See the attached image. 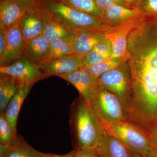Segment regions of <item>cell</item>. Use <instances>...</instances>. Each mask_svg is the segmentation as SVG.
I'll use <instances>...</instances> for the list:
<instances>
[{
  "label": "cell",
  "instance_id": "836d02e7",
  "mask_svg": "<svg viewBox=\"0 0 157 157\" xmlns=\"http://www.w3.org/2000/svg\"><path fill=\"white\" fill-rule=\"evenodd\" d=\"M125 3L126 5L130 8H132L131 6H137L140 0H122Z\"/></svg>",
  "mask_w": 157,
  "mask_h": 157
},
{
  "label": "cell",
  "instance_id": "603a6c76",
  "mask_svg": "<svg viewBox=\"0 0 157 157\" xmlns=\"http://www.w3.org/2000/svg\"><path fill=\"white\" fill-rule=\"evenodd\" d=\"M62 3L92 16L102 20L104 17L98 9L96 0H58Z\"/></svg>",
  "mask_w": 157,
  "mask_h": 157
},
{
  "label": "cell",
  "instance_id": "52a82bcc",
  "mask_svg": "<svg viewBox=\"0 0 157 157\" xmlns=\"http://www.w3.org/2000/svg\"><path fill=\"white\" fill-rule=\"evenodd\" d=\"M142 17L131 20L120 25L107 26L104 33L112 45L111 57L126 58L128 37L131 31L140 22Z\"/></svg>",
  "mask_w": 157,
  "mask_h": 157
},
{
  "label": "cell",
  "instance_id": "d4e9b609",
  "mask_svg": "<svg viewBox=\"0 0 157 157\" xmlns=\"http://www.w3.org/2000/svg\"><path fill=\"white\" fill-rule=\"evenodd\" d=\"M82 57L84 58V66L82 67H86L103 61L111 57L102 54L92 49Z\"/></svg>",
  "mask_w": 157,
  "mask_h": 157
},
{
  "label": "cell",
  "instance_id": "3957f363",
  "mask_svg": "<svg viewBox=\"0 0 157 157\" xmlns=\"http://www.w3.org/2000/svg\"><path fill=\"white\" fill-rule=\"evenodd\" d=\"M104 128L108 134L115 137L131 151L147 157L153 149L149 133L133 122L121 121Z\"/></svg>",
  "mask_w": 157,
  "mask_h": 157
},
{
  "label": "cell",
  "instance_id": "d6986e66",
  "mask_svg": "<svg viewBox=\"0 0 157 157\" xmlns=\"http://www.w3.org/2000/svg\"><path fill=\"white\" fill-rule=\"evenodd\" d=\"M41 154L18 135L10 146L0 147V157H40Z\"/></svg>",
  "mask_w": 157,
  "mask_h": 157
},
{
  "label": "cell",
  "instance_id": "2e32d148",
  "mask_svg": "<svg viewBox=\"0 0 157 157\" xmlns=\"http://www.w3.org/2000/svg\"><path fill=\"white\" fill-rule=\"evenodd\" d=\"M42 6L44 10V26L42 35L49 43L57 39H76L78 33V31L68 29L59 24L51 17L44 7Z\"/></svg>",
  "mask_w": 157,
  "mask_h": 157
},
{
  "label": "cell",
  "instance_id": "ba28073f",
  "mask_svg": "<svg viewBox=\"0 0 157 157\" xmlns=\"http://www.w3.org/2000/svg\"><path fill=\"white\" fill-rule=\"evenodd\" d=\"M58 76L73 85L79 93V97L90 105L99 89L98 78L82 68L73 73Z\"/></svg>",
  "mask_w": 157,
  "mask_h": 157
},
{
  "label": "cell",
  "instance_id": "277c9868",
  "mask_svg": "<svg viewBox=\"0 0 157 157\" xmlns=\"http://www.w3.org/2000/svg\"><path fill=\"white\" fill-rule=\"evenodd\" d=\"M97 81L98 88L109 91L118 98L128 117L132 106V86L131 73L127 62L103 73L98 77Z\"/></svg>",
  "mask_w": 157,
  "mask_h": 157
},
{
  "label": "cell",
  "instance_id": "8fae6325",
  "mask_svg": "<svg viewBox=\"0 0 157 157\" xmlns=\"http://www.w3.org/2000/svg\"><path fill=\"white\" fill-rule=\"evenodd\" d=\"M25 41L18 23L7 30V44L3 56L0 58V67L14 63L22 57Z\"/></svg>",
  "mask_w": 157,
  "mask_h": 157
},
{
  "label": "cell",
  "instance_id": "cb8c5ba5",
  "mask_svg": "<svg viewBox=\"0 0 157 157\" xmlns=\"http://www.w3.org/2000/svg\"><path fill=\"white\" fill-rule=\"evenodd\" d=\"M4 113H0V147H8L17 139Z\"/></svg>",
  "mask_w": 157,
  "mask_h": 157
},
{
  "label": "cell",
  "instance_id": "1f68e13d",
  "mask_svg": "<svg viewBox=\"0 0 157 157\" xmlns=\"http://www.w3.org/2000/svg\"><path fill=\"white\" fill-rule=\"evenodd\" d=\"M149 133L152 146L154 149L157 151V126L155 127Z\"/></svg>",
  "mask_w": 157,
  "mask_h": 157
},
{
  "label": "cell",
  "instance_id": "d6a6232c",
  "mask_svg": "<svg viewBox=\"0 0 157 157\" xmlns=\"http://www.w3.org/2000/svg\"><path fill=\"white\" fill-rule=\"evenodd\" d=\"M74 150L72 151L67 154L59 155L51 153H44L41 152L40 157H74Z\"/></svg>",
  "mask_w": 157,
  "mask_h": 157
},
{
  "label": "cell",
  "instance_id": "6da1fadb",
  "mask_svg": "<svg viewBox=\"0 0 157 157\" xmlns=\"http://www.w3.org/2000/svg\"><path fill=\"white\" fill-rule=\"evenodd\" d=\"M70 117L75 149L96 148L107 132L90 104L80 97L76 98L70 106Z\"/></svg>",
  "mask_w": 157,
  "mask_h": 157
},
{
  "label": "cell",
  "instance_id": "f1b7e54d",
  "mask_svg": "<svg viewBox=\"0 0 157 157\" xmlns=\"http://www.w3.org/2000/svg\"><path fill=\"white\" fill-rule=\"evenodd\" d=\"M74 157H99L96 148L74 149Z\"/></svg>",
  "mask_w": 157,
  "mask_h": 157
},
{
  "label": "cell",
  "instance_id": "ffe728a7",
  "mask_svg": "<svg viewBox=\"0 0 157 157\" xmlns=\"http://www.w3.org/2000/svg\"><path fill=\"white\" fill-rule=\"evenodd\" d=\"M49 43L42 35L25 42L23 57L39 63L46 52Z\"/></svg>",
  "mask_w": 157,
  "mask_h": 157
},
{
  "label": "cell",
  "instance_id": "d590c367",
  "mask_svg": "<svg viewBox=\"0 0 157 157\" xmlns=\"http://www.w3.org/2000/svg\"><path fill=\"white\" fill-rule=\"evenodd\" d=\"M129 157H145L142 155L139 154L137 153L134 152L130 151V156Z\"/></svg>",
  "mask_w": 157,
  "mask_h": 157
},
{
  "label": "cell",
  "instance_id": "44dd1931",
  "mask_svg": "<svg viewBox=\"0 0 157 157\" xmlns=\"http://www.w3.org/2000/svg\"><path fill=\"white\" fill-rule=\"evenodd\" d=\"M21 86L13 77L0 74V113L5 112L11 98Z\"/></svg>",
  "mask_w": 157,
  "mask_h": 157
},
{
  "label": "cell",
  "instance_id": "e0dca14e",
  "mask_svg": "<svg viewBox=\"0 0 157 157\" xmlns=\"http://www.w3.org/2000/svg\"><path fill=\"white\" fill-rule=\"evenodd\" d=\"M99 157H129L131 151L107 132L96 148Z\"/></svg>",
  "mask_w": 157,
  "mask_h": 157
},
{
  "label": "cell",
  "instance_id": "7402d4cb",
  "mask_svg": "<svg viewBox=\"0 0 157 157\" xmlns=\"http://www.w3.org/2000/svg\"><path fill=\"white\" fill-rule=\"evenodd\" d=\"M127 62L125 57H109L98 63L81 68L86 70L95 78H98L103 73L117 68Z\"/></svg>",
  "mask_w": 157,
  "mask_h": 157
},
{
  "label": "cell",
  "instance_id": "5bb4252c",
  "mask_svg": "<svg viewBox=\"0 0 157 157\" xmlns=\"http://www.w3.org/2000/svg\"><path fill=\"white\" fill-rule=\"evenodd\" d=\"M33 85L34 84H29L21 86L11 98L6 111L4 113L12 132L16 136L17 135V120L21 108Z\"/></svg>",
  "mask_w": 157,
  "mask_h": 157
},
{
  "label": "cell",
  "instance_id": "9c48e42d",
  "mask_svg": "<svg viewBox=\"0 0 157 157\" xmlns=\"http://www.w3.org/2000/svg\"><path fill=\"white\" fill-rule=\"evenodd\" d=\"M45 78L73 73L84 66V58L74 54L67 55L48 63L38 64Z\"/></svg>",
  "mask_w": 157,
  "mask_h": 157
},
{
  "label": "cell",
  "instance_id": "4316f807",
  "mask_svg": "<svg viewBox=\"0 0 157 157\" xmlns=\"http://www.w3.org/2000/svg\"><path fill=\"white\" fill-rule=\"evenodd\" d=\"M93 49L104 55H106L109 57L112 56L113 53L112 45H111V42L107 36L102 42L96 45Z\"/></svg>",
  "mask_w": 157,
  "mask_h": 157
},
{
  "label": "cell",
  "instance_id": "4dcf8cb0",
  "mask_svg": "<svg viewBox=\"0 0 157 157\" xmlns=\"http://www.w3.org/2000/svg\"><path fill=\"white\" fill-rule=\"evenodd\" d=\"M26 11L33 9L41 4L42 0H16Z\"/></svg>",
  "mask_w": 157,
  "mask_h": 157
},
{
  "label": "cell",
  "instance_id": "4fadbf2b",
  "mask_svg": "<svg viewBox=\"0 0 157 157\" xmlns=\"http://www.w3.org/2000/svg\"><path fill=\"white\" fill-rule=\"evenodd\" d=\"M144 15V13L139 8H132L117 5L108 8L103 16L106 24L107 22L109 24V26H114L134 18L142 17Z\"/></svg>",
  "mask_w": 157,
  "mask_h": 157
},
{
  "label": "cell",
  "instance_id": "7c38bea8",
  "mask_svg": "<svg viewBox=\"0 0 157 157\" xmlns=\"http://www.w3.org/2000/svg\"><path fill=\"white\" fill-rule=\"evenodd\" d=\"M105 29L79 31L73 44V53L83 57L89 52L106 38L104 33Z\"/></svg>",
  "mask_w": 157,
  "mask_h": 157
},
{
  "label": "cell",
  "instance_id": "5b68a950",
  "mask_svg": "<svg viewBox=\"0 0 157 157\" xmlns=\"http://www.w3.org/2000/svg\"><path fill=\"white\" fill-rule=\"evenodd\" d=\"M90 106L104 127L121 121L128 120L120 101L115 95L107 90L98 89Z\"/></svg>",
  "mask_w": 157,
  "mask_h": 157
},
{
  "label": "cell",
  "instance_id": "30bf717a",
  "mask_svg": "<svg viewBox=\"0 0 157 157\" xmlns=\"http://www.w3.org/2000/svg\"><path fill=\"white\" fill-rule=\"evenodd\" d=\"M25 41L42 35L44 26V10L40 4L26 12L18 22Z\"/></svg>",
  "mask_w": 157,
  "mask_h": 157
},
{
  "label": "cell",
  "instance_id": "83f0119b",
  "mask_svg": "<svg viewBox=\"0 0 157 157\" xmlns=\"http://www.w3.org/2000/svg\"><path fill=\"white\" fill-rule=\"evenodd\" d=\"M96 1L98 8L103 16L105 11L111 6L118 5L128 7L122 0H96Z\"/></svg>",
  "mask_w": 157,
  "mask_h": 157
},
{
  "label": "cell",
  "instance_id": "ac0fdd59",
  "mask_svg": "<svg viewBox=\"0 0 157 157\" xmlns=\"http://www.w3.org/2000/svg\"><path fill=\"white\" fill-rule=\"evenodd\" d=\"M75 39H57L49 43L46 52L39 63H48L67 55L73 53Z\"/></svg>",
  "mask_w": 157,
  "mask_h": 157
},
{
  "label": "cell",
  "instance_id": "9a60e30c",
  "mask_svg": "<svg viewBox=\"0 0 157 157\" xmlns=\"http://www.w3.org/2000/svg\"><path fill=\"white\" fill-rule=\"evenodd\" d=\"M26 12L16 0H0V25L8 30Z\"/></svg>",
  "mask_w": 157,
  "mask_h": 157
},
{
  "label": "cell",
  "instance_id": "484cf974",
  "mask_svg": "<svg viewBox=\"0 0 157 157\" xmlns=\"http://www.w3.org/2000/svg\"><path fill=\"white\" fill-rule=\"evenodd\" d=\"M137 8L144 14H157V0H140Z\"/></svg>",
  "mask_w": 157,
  "mask_h": 157
},
{
  "label": "cell",
  "instance_id": "f546056e",
  "mask_svg": "<svg viewBox=\"0 0 157 157\" xmlns=\"http://www.w3.org/2000/svg\"><path fill=\"white\" fill-rule=\"evenodd\" d=\"M7 44V30L0 25V58L3 56Z\"/></svg>",
  "mask_w": 157,
  "mask_h": 157
},
{
  "label": "cell",
  "instance_id": "7a4b0ae2",
  "mask_svg": "<svg viewBox=\"0 0 157 157\" xmlns=\"http://www.w3.org/2000/svg\"><path fill=\"white\" fill-rule=\"evenodd\" d=\"M41 4L52 19L68 29L79 32L83 30L104 29L108 26L102 20L58 0H42Z\"/></svg>",
  "mask_w": 157,
  "mask_h": 157
},
{
  "label": "cell",
  "instance_id": "8992f818",
  "mask_svg": "<svg viewBox=\"0 0 157 157\" xmlns=\"http://www.w3.org/2000/svg\"><path fill=\"white\" fill-rule=\"evenodd\" d=\"M0 74L13 77L21 86L34 84L45 78L38 64L25 57L10 64L0 67Z\"/></svg>",
  "mask_w": 157,
  "mask_h": 157
},
{
  "label": "cell",
  "instance_id": "e575fe53",
  "mask_svg": "<svg viewBox=\"0 0 157 157\" xmlns=\"http://www.w3.org/2000/svg\"><path fill=\"white\" fill-rule=\"evenodd\" d=\"M147 157H157V151L155 149H153L149 153Z\"/></svg>",
  "mask_w": 157,
  "mask_h": 157
}]
</instances>
